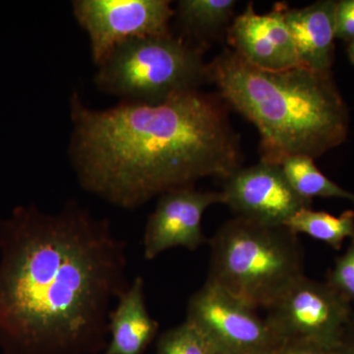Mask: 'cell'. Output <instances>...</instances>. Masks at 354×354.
Wrapping results in <instances>:
<instances>
[{
  "label": "cell",
  "mask_w": 354,
  "mask_h": 354,
  "mask_svg": "<svg viewBox=\"0 0 354 354\" xmlns=\"http://www.w3.org/2000/svg\"><path fill=\"white\" fill-rule=\"evenodd\" d=\"M223 201L221 192L199 191L194 186L177 188L160 195L144 232L145 259H156L176 247L197 250L207 242L202 230L203 215L209 207L223 204Z\"/></svg>",
  "instance_id": "obj_10"
},
{
  "label": "cell",
  "mask_w": 354,
  "mask_h": 354,
  "mask_svg": "<svg viewBox=\"0 0 354 354\" xmlns=\"http://www.w3.org/2000/svg\"><path fill=\"white\" fill-rule=\"evenodd\" d=\"M272 354H334L332 349L307 341H283Z\"/></svg>",
  "instance_id": "obj_20"
},
{
  "label": "cell",
  "mask_w": 354,
  "mask_h": 354,
  "mask_svg": "<svg viewBox=\"0 0 354 354\" xmlns=\"http://www.w3.org/2000/svg\"><path fill=\"white\" fill-rule=\"evenodd\" d=\"M348 57L349 62H351V64L354 65V39L351 41V43H348Z\"/></svg>",
  "instance_id": "obj_22"
},
{
  "label": "cell",
  "mask_w": 354,
  "mask_h": 354,
  "mask_svg": "<svg viewBox=\"0 0 354 354\" xmlns=\"http://www.w3.org/2000/svg\"><path fill=\"white\" fill-rule=\"evenodd\" d=\"M185 321L218 354H272L283 342L255 309L209 281L190 297Z\"/></svg>",
  "instance_id": "obj_7"
},
{
  "label": "cell",
  "mask_w": 354,
  "mask_h": 354,
  "mask_svg": "<svg viewBox=\"0 0 354 354\" xmlns=\"http://www.w3.org/2000/svg\"><path fill=\"white\" fill-rule=\"evenodd\" d=\"M285 225L297 234L309 235L335 250H341L346 239H354V211L348 209L335 216L326 212L305 208L291 216Z\"/></svg>",
  "instance_id": "obj_15"
},
{
  "label": "cell",
  "mask_w": 354,
  "mask_h": 354,
  "mask_svg": "<svg viewBox=\"0 0 354 354\" xmlns=\"http://www.w3.org/2000/svg\"><path fill=\"white\" fill-rule=\"evenodd\" d=\"M206 80L257 128L263 162L279 165L290 156L315 160L348 137V109L332 72L301 66L269 71L227 50L206 65Z\"/></svg>",
  "instance_id": "obj_3"
},
{
  "label": "cell",
  "mask_w": 354,
  "mask_h": 354,
  "mask_svg": "<svg viewBox=\"0 0 354 354\" xmlns=\"http://www.w3.org/2000/svg\"><path fill=\"white\" fill-rule=\"evenodd\" d=\"M327 283L351 304L354 301V239L346 253L335 260L328 272Z\"/></svg>",
  "instance_id": "obj_18"
},
{
  "label": "cell",
  "mask_w": 354,
  "mask_h": 354,
  "mask_svg": "<svg viewBox=\"0 0 354 354\" xmlns=\"http://www.w3.org/2000/svg\"><path fill=\"white\" fill-rule=\"evenodd\" d=\"M335 4L333 0H321L299 9L286 6L283 15L300 66L330 72L335 59Z\"/></svg>",
  "instance_id": "obj_12"
},
{
  "label": "cell",
  "mask_w": 354,
  "mask_h": 354,
  "mask_svg": "<svg viewBox=\"0 0 354 354\" xmlns=\"http://www.w3.org/2000/svg\"><path fill=\"white\" fill-rule=\"evenodd\" d=\"M156 354H218L204 335L187 321L158 339Z\"/></svg>",
  "instance_id": "obj_17"
},
{
  "label": "cell",
  "mask_w": 354,
  "mask_h": 354,
  "mask_svg": "<svg viewBox=\"0 0 354 354\" xmlns=\"http://www.w3.org/2000/svg\"><path fill=\"white\" fill-rule=\"evenodd\" d=\"M227 104L199 88L160 104L92 109L70 97L69 155L84 190L124 209L200 179L241 169V139Z\"/></svg>",
  "instance_id": "obj_2"
},
{
  "label": "cell",
  "mask_w": 354,
  "mask_h": 354,
  "mask_svg": "<svg viewBox=\"0 0 354 354\" xmlns=\"http://www.w3.org/2000/svg\"><path fill=\"white\" fill-rule=\"evenodd\" d=\"M286 4L277 3L269 13H256L252 3L227 29V41L253 66L269 71L300 66L297 50L285 21Z\"/></svg>",
  "instance_id": "obj_11"
},
{
  "label": "cell",
  "mask_w": 354,
  "mask_h": 354,
  "mask_svg": "<svg viewBox=\"0 0 354 354\" xmlns=\"http://www.w3.org/2000/svg\"><path fill=\"white\" fill-rule=\"evenodd\" d=\"M158 330L147 308L145 281L136 277L115 302L109 323V341L102 354H144Z\"/></svg>",
  "instance_id": "obj_13"
},
{
  "label": "cell",
  "mask_w": 354,
  "mask_h": 354,
  "mask_svg": "<svg viewBox=\"0 0 354 354\" xmlns=\"http://www.w3.org/2000/svg\"><path fill=\"white\" fill-rule=\"evenodd\" d=\"M334 354H354V312L341 341L335 346Z\"/></svg>",
  "instance_id": "obj_21"
},
{
  "label": "cell",
  "mask_w": 354,
  "mask_h": 354,
  "mask_svg": "<svg viewBox=\"0 0 354 354\" xmlns=\"http://www.w3.org/2000/svg\"><path fill=\"white\" fill-rule=\"evenodd\" d=\"M127 241L77 201L0 218V346L7 354H94L130 285Z\"/></svg>",
  "instance_id": "obj_1"
},
{
  "label": "cell",
  "mask_w": 354,
  "mask_h": 354,
  "mask_svg": "<svg viewBox=\"0 0 354 354\" xmlns=\"http://www.w3.org/2000/svg\"><path fill=\"white\" fill-rule=\"evenodd\" d=\"M237 2L234 0H181L176 15L185 38L204 41L227 27Z\"/></svg>",
  "instance_id": "obj_14"
},
{
  "label": "cell",
  "mask_w": 354,
  "mask_h": 354,
  "mask_svg": "<svg viewBox=\"0 0 354 354\" xmlns=\"http://www.w3.org/2000/svg\"><path fill=\"white\" fill-rule=\"evenodd\" d=\"M204 46L174 34L128 39L99 65L94 82L121 102L156 104L206 81Z\"/></svg>",
  "instance_id": "obj_5"
},
{
  "label": "cell",
  "mask_w": 354,
  "mask_h": 354,
  "mask_svg": "<svg viewBox=\"0 0 354 354\" xmlns=\"http://www.w3.org/2000/svg\"><path fill=\"white\" fill-rule=\"evenodd\" d=\"M72 7L97 66L123 41L171 34L176 15L169 0H75Z\"/></svg>",
  "instance_id": "obj_8"
},
{
  "label": "cell",
  "mask_w": 354,
  "mask_h": 354,
  "mask_svg": "<svg viewBox=\"0 0 354 354\" xmlns=\"http://www.w3.org/2000/svg\"><path fill=\"white\" fill-rule=\"evenodd\" d=\"M265 320L283 341H307L334 351L353 316L351 302L325 281L298 278L268 307Z\"/></svg>",
  "instance_id": "obj_6"
},
{
  "label": "cell",
  "mask_w": 354,
  "mask_h": 354,
  "mask_svg": "<svg viewBox=\"0 0 354 354\" xmlns=\"http://www.w3.org/2000/svg\"><path fill=\"white\" fill-rule=\"evenodd\" d=\"M209 243L206 281L255 310L271 306L304 274V248L298 234L286 225L235 216Z\"/></svg>",
  "instance_id": "obj_4"
},
{
  "label": "cell",
  "mask_w": 354,
  "mask_h": 354,
  "mask_svg": "<svg viewBox=\"0 0 354 354\" xmlns=\"http://www.w3.org/2000/svg\"><path fill=\"white\" fill-rule=\"evenodd\" d=\"M291 187L300 196L312 201L314 197L339 198L354 205V193L344 189L328 178L307 156H290L279 164Z\"/></svg>",
  "instance_id": "obj_16"
},
{
  "label": "cell",
  "mask_w": 354,
  "mask_h": 354,
  "mask_svg": "<svg viewBox=\"0 0 354 354\" xmlns=\"http://www.w3.org/2000/svg\"><path fill=\"white\" fill-rule=\"evenodd\" d=\"M335 38L351 43L354 39V0H341L335 4Z\"/></svg>",
  "instance_id": "obj_19"
},
{
  "label": "cell",
  "mask_w": 354,
  "mask_h": 354,
  "mask_svg": "<svg viewBox=\"0 0 354 354\" xmlns=\"http://www.w3.org/2000/svg\"><path fill=\"white\" fill-rule=\"evenodd\" d=\"M223 183V204L236 216L270 225H285L312 201L298 195L279 165L261 160L241 167Z\"/></svg>",
  "instance_id": "obj_9"
}]
</instances>
